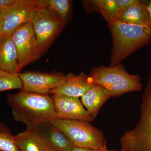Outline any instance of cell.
<instances>
[{"instance_id":"7","label":"cell","mask_w":151,"mask_h":151,"mask_svg":"<svg viewBox=\"0 0 151 151\" xmlns=\"http://www.w3.org/2000/svg\"><path fill=\"white\" fill-rule=\"evenodd\" d=\"M11 37L17 52L20 70L40 58L41 55L31 22L15 31Z\"/></svg>"},{"instance_id":"19","label":"cell","mask_w":151,"mask_h":151,"mask_svg":"<svg viewBox=\"0 0 151 151\" xmlns=\"http://www.w3.org/2000/svg\"><path fill=\"white\" fill-rule=\"evenodd\" d=\"M22 89L19 73H12L0 70V92Z\"/></svg>"},{"instance_id":"4","label":"cell","mask_w":151,"mask_h":151,"mask_svg":"<svg viewBox=\"0 0 151 151\" xmlns=\"http://www.w3.org/2000/svg\"><path fill=\"white\" fill-rule=\"evenodd\" d=\"M139 119L134 129L120 139L121 149L126 151H151V73L144 90Z\"/></svg>"},{"instance_id":"22","label":"cell","mask_w":151,"mask_h":151,"mask_svg":"<svg viewBox=\"0 0 151 151\" xmlns=\"http://www.w3.org/2000/svg\"><path fill=\"white\" fill-rule=\"evenodd\" d=\"M17 1L18 0H0V12L6 13Z\"/></svg>"},{"instance_id":"13","label":"cell","mask_w":151,"mask_h":151,"mask_svg":"<svg viewBox=\"0 0 151 151\" xmlns=\"http://www.w3.org/2000/svg\"><path fill=\"white\" fill-rule=\"evenodd\" d=\"M112 97L107 89L99 84H94L81 97V102L94 119L103 104Z\"/></svg>"},{"instance_id":"11","label":"cell","mask_w":151,"mask_h":151,"mask_svg":"<svg viewBox=\"0 0 151 151\" xmlns=\"http://www.w3.org/2000/svg\"><path fill=\"white\" fill-rule=\"evenodd\" d=\"M50 151H71L74 146L60 130L49 122L35 128Z\"/></svg>"},{"instance_id":"24","label":"cell","mask_w":151,"mask_h":151,"mask_svg":"<svg viewBox=\"0 0 151 151\" xmlns=\"http://www.w3.org/2000/svg\"><path fill=\"white\" fill-rule=\"evenodd\" d=\"M147 8L148 13L149 22L151 26V1L147 4Z\"/></svg>"},{"instance_id":"28","label":"cell","mask_w":151,"mask_h":151,"mask_svg":"<svg viewBox=\"0 0 151 151\" xmlns=\"http://www.w3.org/2000/svg\"><path fill=\"white\" fill-rule=\"evenodd\" d=\"M0 151H1V150H0Z\"/></svg>"},{"instance_id":"23","label":"cell","mask_w":151,"mask_h":151,"mask_svg":"<svg viewBox=\"0 0 151 151\" xmlns=\"http://www.w3.org/2000/svg\"><path fill=\"white\" fill-rule=\"evenodd\" d=\"M71 151H96L91 149L86 148L79 147L74 146Z\"/></svg>"},{"instance_id":"17","label":"cell","mask_w":151,"mask_h":151,"mask_svg":"<svg viewBox=\"0 0 151 151\" xmlns=\"http://www.w3.org/2000/svg\"><path fill=\"white\" fill-rule=\"evenodd\" d=\"M117 21L127 23L146 24L151 26L149 22L147 4L140 1L137 4L119 14Z\"/></svg>"},{"instance_id":"8","label":"cell","mask_w":151,"mask_h":151,"mask_svg":"<svg viewBox=\"0 0 151 151\" xmlns=\"http://www.w3.org/2000/svg\"><path fill=\"white\" fill-rule=\"evenodd\" d=\"M37 6V0H18L1 21L2 37L12 35L19 28L31 22Z\"/></svg>"},{"instance_id":"16","label":"cell","mask_w":151,"mask_h":151,"mask_svg":"<svg viewBox=\"0 0 151 151\" xmlns=\"http://www.w3.org/2000/svg\"><path fill=\"white\" fill-rule=\"evenodd\" d=\"M83 3L86 12L99 13L108 23L117 21L119 10L116 0L84 1Z\"/></svg>"},{"instance_id":"6","label":"cell","mask_w":151,"mask_h":151,"mask_svg":"<svg viewBox=\"0 0 151 151\" xmlns=\"http://www.w3.org/2000/svg\"><path fill=\"white\" fill-rule=\"evenodd\" d=\"M37 3L31 22L39 50L42 55L64 26L50 9L41 4L39 0Z\"/></svg>"},{"instance_id":"27","label":"cell","mask_w":151,"mask_h":151,"mask_svg":"<svg viewBox=\"0 0 151 151\" xmlns=\"http://www.w3.org/2000/svg\"><path fill=\"white\" fill-rule=\"evenodd\" d=\"M103 151H126L124 150H122V149H121V150H106Z\"/></svg>"},{"instance_id":"15","label":"cell","mask_w":151,"mask_h":151,"mask_svg":"<svg viewBox=\"0 0 151 151\" xmlns=\"http://www.w3.org/2000/svg\"><path fill=\"white\" fill-rule=\"evenodd\" d=\"M14 139L21 151H50L35 128H27L14 136Z\"/></svg>"},{"instance_id":"3","label":"cell","mask_w":151,"mask_h":151,"mask_svg":"<svg viewBox=\"0 0 151 151\" xmlns=\"http://www.w3.org/2000/svg\"><path fill=\"white\" fill-rule=\"evenodd\" d=\"M92 83L103 86L112 97L142 90L140 76L130 74L121 63L108 67L100 65L93 68L89 75Z\"/></svg>"},{"instance_id":"1","label":"cell","mask_w":151,"mask_h":151,"mask_svg":"<svg viewBox=\"0 0 151 151\" xmlns=\"http://www.w3.org/2000/svg\"><path fill=\"white\" fill-rule=\"evenodd\" d=\"M7 101L14 120L22 122L27 128H35L41 123L57 119L52 99L48 94L21 90L9 95Z\"/></svg>"},{"instance_id":"25","label":"cell","mask_w":151,"mask_h":151,"mask_svg":"<svg viewBox=\"0 0 151 151\" xmlns=\"http://www.w3.org/2000/svg\"><path fill=\"white\" fill-rule=\"evenodd\" d=\"M6 13L0 12V22L2 20L3 17L4 16Z\"/></svg>"},{"instance_id":"18","label":"cell","mask_w":151,"mask_h":151,"mask_svg":"<svg viewBox=\"0 0 151 151\" xmlns=\"http://www.w3.org/2000/svg\"><path fill=\"white\" fill-rule=\"evenodd\" d=\"M42 4L50 9L60 21L66 25L72 17V2L69 0H39Z\"/></svg>"},{"instance_id":"10","label":"cell","mask_w":151,"mask_h":151,"mask_svg":"<svg viewBox=\"0 0 151 151\" xmlns=\"http://www.w3.org/2000/svg\"><path fill=\"white\" fill-rule=\"evenodd\" d=\"M51 97L57 119L89 122L94 120L79 98L58 94H52Z\"/></svg>"},{"instance_id":"12","label":"cell","mask_w":151,"mask_h":151,"mask_svg":"<svg viewBox=\"0 0 151 151\" xmlns=\"http://www.w3.org/2000/svg\"><path fill=\"white\" fill-rule=\"evenodd\" d=\"M89 76L82 73L78 75H68L64 84L52 89L49 94L78 98L81 97L93 85Z\"/></svg>"},{"instance_id":"14","label":"cell","mask_w":151,"mask_h":151,"mask_svg":"<svg viewBox=\"0 0 151 151\" xmlns=\"http://www.w3.org/2000/svg\"><path fill=\"white\" fill-rule=\"evenodd\" d=\"M0 70L12 73L20 71L16 47L11 35L0 39Z\"/></svg>"},{"instance_id":"21","label":"cell","mask_w":151,"mask_h":151,"mask_svg":"<svg viewBox=\"0 0 151 151\" xmlns=\"http://www.w3.org/2000/svg\"><path fill=\"white\" fill-rule=\"evenodd\" d=\"M116 1L118 6L119 14L132 6L137 4L140 1L139 0H116Z\"/></svg>"},{"instance_id":"5","label":"cell","mask_w":151,"mask_h":151,"mask_svg":"<svg viewBox=\"0 0 151 151\" xmlns=\"http://www.w3.org/2000/svg\"><path fill=\"white\" fill-rule=\"evenodd\" d=\"M49 123L60 130L75 147L96 151L108 150L107 140L103 133L90 122L55 119Z\"/></svg>"},{"instance_id":"9","label":"cell","mask_w":151,"mask_h":151,"mask_svg":"<svg viewBox=\"0 0 151 151\" xmlns=\"http://www.w3.org/2000/svg\"><path fill=\"white\" fill-rule=\"evenodd\" d=\"M19 76L22 82L21 90L42 94H48L52 89L64 84L68 78V75L35 72L19 73Z\"/></svg>"},{"instance_id":"2","label":"cell","mask_w":151,"mask_h":151,"mask_svg":"<svg viewBox=\"0 0 151 151\" xmlns=\"http://www.w3.org/2000/svg\"><path fill=\"white\" fill-rule=\"evenodd\" d=\"M108 24L113 40L109 66H115L151 43V26L116 21Z\"/></svg>"},{"instance_id":"20","label":"cell","mask_w":151,"mask_h":151,"mask_svg":"<svg viewBox=\"0 0 151 151\" xmlns=\"http://www.w3.org/2000/svg\"><path fill=\"white\" fill-rule=\"evenodd\" d=\"M0 150L2 151H21L17 146L14 136L4 123L0 122Z\"/></svg>"},{"instance_id":"26","label":"cell","mask_w":151,"mask_h":151,"mask_svg":"<svg viewBox=\"0 0 151 151\" xmlns=\"http://www.w3.org/2000/svg\"><path fill=\"white\" fill-rule=\"evenodd\" d=\"M2 37V35L1 33V22H0V39Z\"/></svg>"}]
</instances>
